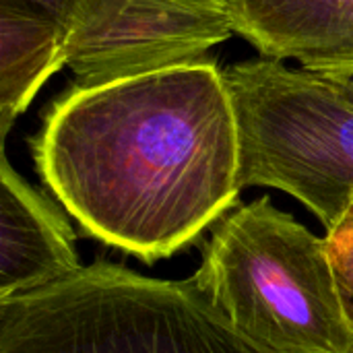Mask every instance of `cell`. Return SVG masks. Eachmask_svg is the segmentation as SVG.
Listing matches in <instances>:
<instances>
[{
    "instance_id": "1",
    "label": "cell",
    "mask_w": 353,
    "mask_h": 353,
    "mask_svg": "<svg viewBox=\"0 0 353 353\" xmlns=\"http://www.w3.org/2000/svg\"><path fill=\"white\" fill-rule=\"evenodd\" d=\"M31 153L43 186L87 236L143 263L194 244L242 190L240 118L211 58L72 85Z\"/></svg>"
},
{
    "instance_id": "2",
    "label": "cell",
    "mask_w": 353,
    "mask_h": 353,
    "mask_svg": "<svg viewBox=\"0 0 353 353\" xmlns=\"http://www.w3.org/2000/svg\"><path fill=\"white\" fill-rule=\"evenodd\" d=\"M0 353H279L240 333L188 279L95 261L0 302Z\"/></svg>"
},
{
    "instance_id": "3",
    "label": "cell",
    "mask_w": 353,
    "mask_h": 353,
    "mask_svg": "<svg viewBox=\"0 0 353 353\" xmlns=\"http://www.w3.org/2000/svg\"><path fill=\"white\" fill-rule=\"evenodd\" d=\"M246 337L279 353H353L325 236L269 196L223 215L190 277Z\"/></svg>"
},
{
    "instance_id": "4",
    "label": "cell",
    "mask_w": 353,
    "mask_h": 353,
    "mask_svg": "<svg viewBox=\"0 0 353 353\" xmlns=\"http://www.w3.org/2000/svg\"><path fill=\"white\" fill-rule=\"evenodd\" d=\"M225 77L242 130V188H277L333 228L353 194V91L265 56Z\"/></svg>"
},
{
    "instance_id": "5",
    "label": "cell",
    "mask_w": 353,
    "mask_h": 353,
    "mask_svg": "<svg viewBox=\"0 0 353 353\" xmlns=\"http://www.w3.org/2000/svg\"><path fill=\"white\" fill-rule=\"evenodd\" d=\"M64 27L83 87L203 60L236 35L228 0H70Z\"/></svg>"
},
{
    "instance_id": "6",
    "label": "cell",
    "mask_w": 353,
    "mask_h": 353,
    "mask_svg": "<svg viewBox=\"0 0 353 353\" xmlns=\"http://www.w3.org/2000/svg\"><path fill=\"white\" fill-rule=\"evenodd\" d=\"M64 207L31 186L2 155L0 302L77 273L83 263Z\"/></svg>"
},
{
    "instance_id": "7",
    "label": "cell",
    "mask_w": 353,
    "mask_h": 353,
    "mask_svg": "<svg viewBox=\"0 0 353 353\" xmlns=\"http://www.w3.org/2000/svg\"><path fill=\"white\" fill-rule=\"evenodd\" d=\"M236 35L261 56L325 70L353 62V0H228Z\"/></svg>"
},
{
    "instance_id": "8",
    "label": "cell",
    "mask_w": 353,
    "mask_h": 353,
    "mask_svg": "<svg viewBox=\"0 0 353 353\" xmlns=\"http://www.w3.org/2000/svg\"><path fill=\"white\" fill-rule=\"evenodd\" d=\"M64 66H68L66 27L25 0H0L2 139L48 79Z\"/></svg>"
},
{
    "instance_id": "9",
    "label": "cell",
    "mask_w": 353,
    "mask_h": 353,
    "mask_svg": "<svg viewBox=\"0 0 353 353\" xmlns=\"http://www.w3.org/2000/svg\"><path fill=\"white\" fill-rule=\"evenodd\" d=\"M325 240L333 263L337 288L353 327V194L337 223L327 230Z\"/></svg>"
},
{
    "instance_id": "10",
    "label": "cell",
    "mask_w": 353,
    "mask_h": 353,
    "mask_svg": "<svg viewBox=\"0 0 353 353\" xmlns=\"http://www.w3.org/2000/svg\"><path fill=\"white\" fill-rule=\"evenodd\" d=\"M46 12H50L54 19H58L62 25L66 23V17H68V8H70V0H25Z\"/></svg>"
},
{
    "instance_id": "11",
    "label": "cell",
    "mask_w": 353,
    "mask_h": 353,
    "mask_svg": "<svg viewBox=\"0 0 353 353\" xmlns=\"http://www.w3.org/2000/svg\"><path fill=\"white\" fill-rule=\"evenodd\" d=\"M316 72H323V74L335 79L337 83H341L343 87H347L350 91H353V62L352 64L331 66V68H325V70H316Z\"/></svg>"
}]
</instances>
